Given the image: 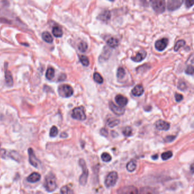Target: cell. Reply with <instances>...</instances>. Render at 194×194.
<instances>
[{"label": "cell", "mask_w": 194, "mask_h": 194, "mask_svg": "<svg viewBox=\"0 0 194 194\" xmlns=\"http://www.w3.org/2000/svg\"><path fill=\"white\" fill-rule=\"evenodd\" d=\"M52 34L55 37L60 38L63 35V31L59 26H55L52 29Z\"/></svg>", "instance_id": "cell-20"}, {"label": "cell", "mask_w": 194, "mask_h": 194, "mask_svg": "<svg viewBox=\"0 0 194 194\" xmlns=\"http://www.w3.org/2000/svg\"><path fill=\"white\" fill-rule=\"evenodd\" d=\"M183 2V1L177 0V1H169L167 4V9L169 10H175L179 8L181 6L182 3Z\"/></svg>", "instance_id": "cell-12"}, {"label": "cell", "mask_w": 194, "mask_h": 194, "mask_svg": "<svg viewBox=\"0 0 194 194\" xmlns=\"http://www.w3.org/2000/svg\"><path fill=\"white\" fill-rule=\"evenodd\" d=\"M186 73L188 75H192L194 73V67L192 66H190L187 68Z\"/></svg>", "instance_id": "cell-36"}, {"label": "cell", "mask_w": 194, "mask_h": 194, "mask_svg": "<svg viewBox=\"0 0 194 194\" xmlns=\"http://www.w3.org/2000/svg\"><path fill=\"white\" fill-rule=\"evenodd\" d=\"M100 133H101V135L106 137L108 135V131L105 128H103V129H101V131H100Z\"/></svg>", "instance_id": "cell-42"}, {"label": "cell", "mask_w": 194, "mask_h": 194, "mask_svg": "<svg viewBox=\"0 0 194 194\" xmlns=\"http://www.w3.org/2000/svg\"><path fill=\"white\" fill-rule=\"evenodd\" d=\"M58 134V129L57 127L53 126L51 128L50 131V136L51 137H55Z\"/></svg>", "instance_id": "cell-33"}, {"label": "cell", "mask_w": 194, "mask_h": 194, "mask_svg": "<svg viewBox=\"0 0 194 194\" xmlns=\"http://www.w3.org/2000/svg\"><path fill=\"white\" fill-rule=\"evenodd\" d=\"M124 135L126 137H130L131 135H132L133 133V130L131 129V128L130 127H125L124 128V129L122 131Z\"/></svg>", "instance_id": "cell-31"}, {"label": "cell", "mask_w": 194, "mask_h": 194, "mask_svg": "<svg viewBox=\"0 0 194 194\" xmlns=\"http://www.w3.org/2000/svg\"><path fill=\"white\" fill-rule=\"evenodd\" d=\"M87 48H88V45L85 42H81L78 45L79 50L82 52H85L87 50Z\"/></svg>", "instance_id": "cell-28"}, {"label": "cell", "mask_w": 194, "mask_h": 194, "mask_svg": "<svg viewBox=\"0 0 194 194\" xmlns=\"http://www.w3.org/2000/svg\"><path fill=\"white\" fill-rule=\"evenodd\" d=\"M71 116L73 118L79 121H83L86 119V115L85 114L84 108L83 106H77L72 110Z\"/></svg>", "instance_id": "cell-4"}, {"label": "cell", "mask_w": 194, "mask_h": 194, "mask_svg": "<svg viewBox=\"0 0 194 194\" xmlns=\"http://www.w3.org/2000/svg\"><path fill=\"white\" fill-rule=\"evenodd\" d=\"M152 6L156 13H162L165 10V1L162 0L153 1L152 2Z\"/></svg>", "instance_id": "cell-6"}, {"label": "cell", "mask_w": 194, "mask_h": 194, "mask_svg": "<svg viewBox=\"0 0 194 194\" xmlns=\"http://www.w3.org/2000/svg\"><path fill=\"white\" fill-rule=\"evenodd\" d=\"M185 44H186V42L184 40L178 41L174 46V51H178L180 48H181V47L184 46Z\"/></svg>", "instance_id": "cell-30"}, {"label": "cell", "mask_w": 194, "mask_h": 194, "mask_svg": "<svg viewBox=\"0 0 194 194\" xmlns=\"http://www.w3.org/2000/svg\"><path fill=\"white\" fill-rule=\"evenodd\" d=\"M80 62L84 66H88L89 64L88 58L85 55H81L79 56Z\"/></svg>", "instance_id": "cell-26"}, {"label": "cell", "mask_w": 194, "mask_h": 194, "mask_svg": "<svg viewBox=\"0 0 194 194\" xmlns=\"http://www.w3.org/2000/svg\"><path fill=\"white\" fill-rule=\"evenodd\" d=\"M144 89L142 85H137L132 89V94L135 96H140L144 93Z\"/></svg>", "instance_id": "cell-17"}, {"label": "cell", "mask_w": 194, "mask_h": 194, "mask_svg": "<svg viewBox=\"0 0 194 194\" xmlns=\"http://www.w3.org/2000/svg\"><path fill=\"white\" fill-rule=\"evenodd\" d=\"M42 38L47 43H50L53 42V38L48 32H43L42 33Z\"/></svg>", "instance_id": "cell-23"}, {"label": "cell", "mask_w": 194, "mask_h": 194, "mask_svg": "<svg viewBox=\"0 0 194 194\" xmlns=\"http://www.w3.org/2000/svg\"><path fill=\"white\" fill-rule=\"evenodd\" d=\"M110 108L114 114L117 116H121L122 114H124L125 112V110L124 108L116 106L112 101L110 102Z\"/></svg>", "instance_id": "cell-9"}, {"label": "cell", "mask_w": 194, "mask_h": 194, "mask_svg": "<svg viewBox=\"0 0 194 194\" xmlns=\"http://www.w3.org/2000/svg\"><path fill=\"white\" fill-rule=\"evenodd\" d=\"M175 136H173V135H169L166 137L165 138V141L167 142H170L171 141H173L174 139H175Z\"/></svg>", "instance_id": "cell-40"}, {"label": "cell", "mask_w": 194, "mask_h": 194, "mask_svg": "<svg viewBox=\"0 0 194 194\" xmlns=\"http://www.w3.org/2000/svg\"><path fill=\"white\" fill-rule=\"evenodd\" d=\"M79 165L83 170V173L79 178V183L81 185L85 186L88 180V170L87 169L86 163L83 159H80L79 160Z\"/></svg>", "instance_id": "cell-2"}, {"label": "cell", "mask_w": 194, "mask_h": 194, "mask_svg": "<svg viewBox=\"0 0 194 194\" xmlns=\"http://www.w3.org/2000/svg\"><path fill=\"white\" fill-rule=\"evenodd\" d=\"M146 55H147V53L145 51H139L135 56L131 57V59L135 62H140L146 58Z\"/></svg>", "instance_id": "cell-13"}, {"label": "cell", "mask_w": 194, "mask_h": 194, "mask_svg": "<svg viewBox=\"0 0 194 194\" xmlns=\"http://www.w3.org/2000/svg\"><path fill=\"white\" fill-rule=\"evenodd\" d=\"M28 154L30 163L35 167H37L38 164L39 163V160H38L34 153V150L31 148L28 149Z\"/></svg>", "instance_id": "cell-8"}, {"label": "cell", "mask_w": 194, "mask_h": 194, "mask_svg": "<svg viewBox=\"0 0 194 194\" xmlns=\"http://www.w3.org/2000/svg\"><path fill=\"white\" fill-rule=\"evenodd\" d=\"M118 179V174L116 171H112L109 173L105 180V185L107 188H110L116 185Z\"/></svg>", "instance_id": "cell-5"}, {"label": "cell", "mask_w": 194, "mask_h": 194, "mask_svg": "<svg viewBox=\"0 0 194 194\" xmlns=\"http://www.w3.org/2000/svg\"><path fill=\"white\" fill-rule=\"evenodd\" d=\"M186 84L185 82H179V85H178V88L181 89V91L185 90L186 89Z\"/></svg>", "instance_id": "cell-39"}, {"label": "cell", "mask_w": 194, "mask_h": 194, "mask_svg": "<svg viewBox=\"0 0 194 194\" xmlns=\"http://www.w3.org/2000/svg\"><path fill=\"white\" fill-rule=\"evenodd\" d=\"M60 192L62 194H68L69 192V189L67 186H64L62 187L60 189Z\"/></svg>", "instance_id": "cell-37"}, {"label": "cell", "mask_w": 194, "mask_h": 194, "mask_svg": "<svg viewBox=\"0 0 194 194\" xmlns=\"http://www.w3.org/2000/svg\"><path fill=\"white\" fill-rule=\"evenodd\" d=\"M168 45V39L167 38H162L158 40L155 43V47L157 50H164Z\"/></svg>", "instance_id": "cell-10"}, {"label": "cell", "mask_w": 194, "mask_h": 194, "mask_svg": "<svg viewBox=\"0 0 194 194\" xmlns=\"http://www.w3.org/2000/svg\"><path fill=\"white\" fill-rule=\"evenodd\" d=\"M156 127L159 131H168L170 128V124L164 120H160L156 123Z\"/></svg>", "instance_id": "cell-11"}, {"label": "cell", "mask_w": 194, "mask_h": 194, "mask_svg": "<svg viewBox=\"0 0 194 194\" xmlns=\"http://www.w3.org/2000/svg\"><path fill=\"white\" fill-rule=\"evenodd\" d=\"M158 156L157 154H156L155 156H153V158L154 159V160H156V158H158Z\"/></svg>", "instance_id": "cell-45"}, {"label": "cell", "mask_w": 194, "mask_h": 194, "mask_svg": "<svg viewBox=\"0 0 194 194\" xmlns=\"http://www.w3.org/2000/svg\"><path fill=\"white\" fill-rule=\"evenodd\" d=\"M5 81L6 84L9 86H12L13 85V76L11 74V72L8 70L7 69H6V71H5Z\"/></svg>", "instance_id": "cell-19"}, {"label": "cell", "mask_w": 194, "mask_h": 194, "mask_svg": "<svg viewBox=\"0 0 194 194\" xmlns=\"http://www.w3.org/2000/svg\"><path fill=\"white\" fill-rule=\"evenodd\" d=\"M101 160H103L104 162H110V160H112V157L110 156L109 153H106L104 152L102 154H101Z\"/></svg>", "instance_id": "cell-29"}, {"label": "cell", "mask_w": 194, "mask_h": 194, "mask_svg": "<svg viewBox=\"0 0 194 194\" xmlns=\"http://www.w3.org/2000/svg\"><path fill=\"white\" fill-rule=\"evenodd\" d=\"M106 43L109 46L112 47V48H115L118 46L119 41L117 38H115V37H111L108 39Z\"/></svg>", "instance_id": "cell-21"}, {"label": "cell", "mask_w": 194, "mask_h": 194, "mask_svg": "<svg viewBox=\"0 0 194 194\" xmlns=\"http://www.w3.org/2000/svg\"><path fill=\"white\" fill-rule=\"evenodd\" d=\"M172 156H173V153L170 151L165 152L161 155L162 158L163 160H167L170 158H171Z\"/></svg>", "instance_id": "cell-32"}, {"label": "cell", "mask_w": 194, "mask_h": 194, "mask_svg": "<svg viewBox=\"0 0 194 194\" xmlns=\"http://www.w3.org/2000/svg\"><path fill=\"white\" fill-rule=\"evenodd\" d=\"M67 137V134L66 133H62L61 134V135H60V137H61V138H66V137Z\"/></svg>", "instance_id": "cell-43"}, {"label": "cell", "mask_w": 194, "mask_h": 194, "mask_svg": "<svg viewBox=\"0 0 194 194\" xmlns=\"http://www.w3.org/2000/svg\"><path fill=\"white\" fill-rule=\"evenodd\" d=\"M62 75H62V76H60L59 77V80L62 81V80H64L66 79V75L64 76V77H62Z\"/></svg>", "instance_id": "cell-44"}, {"label": "cell", "mask_w": 194, "mask_h": 194, "mask_svg": "<svg viewBox=\"0 0 194 194\" xmlns=\"http://www.w3.org/2000/svg\"><path fill=\"white\" fill-rule=\"evenodd\" d=\"M117 193V194H138V191L135 186H124L120 188Z\"/></svg>", "instance_id": "cell-7"}, {"label": "cell", "mask_w": 194, "mask_h": 194, "mask_svg": "<svg viewBox=\"0 0 194 194\" xmlns=\"http://www.w3.org/2000/svg\"><path fill=\"white\" fill-rule=\"evenodd\" d=\"M44 186L46 190L50 192H53L57 188L56 178L53 174L49 173L47 175L45 179Z\"/></svg>", "instance_id": "cell-1"}, {"label": "cell", "mask_w": 194, "mask_h": 194, "mask_svg": "<svg viewBox=\"0 0 194 194\" xmlns=\"http://www.w3.org/2000/svg\"><path fill=\"white\" fill-rule=\"evenodd\" d=\"M194 1H186V6L187 8H190L194 4Z\"/></svg>", "instance_id": "cell-41"}, {"label": "cell", "mask_w": 194, "mask_h": 194, "mask_svg": "<svg viewBox=\"0 0 194 194\" xmlns=\"http://www.w3.org/2000/svg\"><path fill=\"white\" fill-rule=\"evenodd\" d=\"M136 167H137V162L135 160H130L127 165V170L129 172H133L136 169Z\"/></svg>", "instance_id": "cell-22"}, {"label": "cell", "mask_w": 194, "mask_h": 194, "mask_svg": "<svg viewBox=\"0 0 194 194\" xmlns=\"http://www.w3.org/2000/svg\"><path fill=\"white\" fill-rule=\"evenodd\" d=\"M138 194H159L156 189L150 187H142L138 192Z\"/></svg>", "instance_id": "cell-16"}, {"label": "cell", "mask_w": 194, "mask_h": 194, "mask_svg": "<svg viewBox=\"0 0 194 194\" xmlns=\"http://www.w3.org/2000/svg\"><path fill=\"white\" fill-rule=\"evenodd\" d=\"M55 76V70L52 67L48 68L47 70L46 77L48 80H51Z\"/></svg>", "instance_id": "cell-24"}, {"label": "cell", "mask_w": 194, "mask_h": 194, "mask_svg": "<svg viewBox=\"0 0 194 194\" xmlns=\"http://www.w3.org/2000/svg\"><path fill=\"white\" fill-rule=\"evenodd\" d=\"M115 100L116 103L118 104L119 106L120 107H124L125 106H127L128 102V100L127 97L121 95H117L115 97Z\"/></svg>", "instance_id": "cell-14"}, {"label": "cell", "mask_w": 194, "mask_h": 194, "mask_svg": "<svg viewBox=\"0 0 194 194\" xmlns=\"http://www.w3.org/2000/svg\"><path fill=\"white\" fill-rule=\"evenodd\" d=\"M41 175L40 174L34 172V173H31L29 176L26 179L28 182L34 183L39 181L41 179Z\"/></svg>", "instance_id": "cell-15"}, {"label": "cell", "mask_w": 194, "mask_h": 194, "mask_svg": "<svg viewBox=\"0 0 194 194\" xmlns=\"http://www.w3.org/2000/svg\"><path fill=\"white\" fill-rule=\"evenodd\" d=\"M93 80L99 84H102L103 83V78L99 73L96 72L93 74Z\"/></svg>", "instance_id": "cell-27"}, {"label": "cell", "mask_w": 194, "mask_h": 194, "mask_svg": "<svg viewBox=\"0 0 194 194\" xmlns=\"http://www.w3.org/2000/svg\"><path fill=\"white\" fill-rule=\"evenodd\" d=\"M111 17V14L109 10H104L99 16V19L103 22L108 21Z\"/></svg>", "instance_id": "cell-18"}, {"label": "cell", "mask_w": 194, "mask_h": 194, "mask_svg": "<svg viewBox=\"0 0 194 194\" xmlns=\"http://www.w3.org/2000/svg\"><path fill=\"white\" fill-rule=\"evenodd\" d=\"M175 100L176 101H177V102H179V101H181L183 100V96L181 94L176 93L175 95Z\"/></svg>", "instance_id": "cell-38"}, {"label": "cell", "mask_w": 194, "mask_h": 194, "mask_svg": "<svg viewBox=\"0 0 194 194\" xmlns=\"http://www.w3.org/2000/svg\"><path fill=\"white\" fill-rule=\"evenodd\" d=\"M125 70L122 67L118 68L117 72V76L119 79H121L122 77H124L125 75Z\"/></svg>", "instance_id": "cell-34"}, {"label": "cell", "mask_w": 194, "mask_h": 194, "mask_svg": "<svg viewBox=\"0 0 194 194\" xmlns=\"http://www.w3.org/2000/svg\"><path fill=\"white\" fill-rule=\"evenodd\" d=\"M58 93L62 97H71L74 93V90L70 85H60L58 88Z\"/></svg>", "instance_id": "cell-3"}, {"label": "cell", "mask_w": 194, "mask_h": 194, "mask_svg": "<svg viewBox=\"0 0 194 194\" xmlns=\"http://www.w3.org/2000/svg\"><path fill=\"white\" fill-rule=\"evenodd\" d=\"M120 123L119 120L114 119V118H110L107 121V125L110 128H113L118 125Z\"/></svg>", "instance_id": "cell-25"}, {"label": "cell", "mask_w": 194, "mask_h": 194, "mask_svg": "<svg viewBox=\"0 0 194 194\" xmlns=\"http://www.w3.org/2000/svg\"><path fill=\"white\" fill-rule=\"evenodd\" d=\"M10 158H12L14 160H17V161H19V158H20V156L19 154L17 153V152H12L11 153H10Z\"/></svg>", "instance_id": "cell-35"}]
</instances>
